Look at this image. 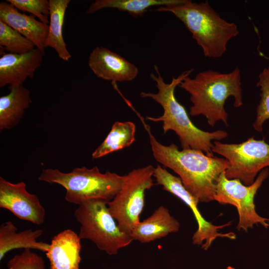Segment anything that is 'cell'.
<instances>
[{"mask_svg":"<svg viewBox=\"0 0 269 269\" xmlns=\"http://www.w3.org/2000/svg\"><path fill=\"white\" fill-rule=\"evenodd\" d=\"M17 9L28 12L48 24L50 15L49 1L47 0H6Z\"/></svg>","mask_w":269,"mask_h":269,"instance_id":"cb8c5ba5","label":"cell"},{"mask_svg":"<svg viewBox=\"0 0 269 269\" xmlns=\"http://www.w3.org/2000/svg\"><path fill=\"white\" fill-rule=\"evenodd\" d=\"M154 11L170 12L181 21L206 57H222L229 41L239 33L237 25L222 18L207 0L197 3L180 0Z\"/></svg>","mask_w":269,"mask_h":269,"instance_id":"277c9868","label":"cell"},{"mask_svg":"<svg viewBox=\"0 0 269 269\" xmlns=\"http://www.w3.org/2000/svg\"><path fill=\"white\" fill-rule=\"evenodd\" d=\"M108 202L91 199L78 205L74 215L80 224L81 240H89L101 251L115 255L133 241L130 234L122 231L111 214Z\"/></svg>","mask_w":269,"mask_h":269,"instance_id":"8992f818","label":"cell"},{"mask_svg":"<svg viewBox=\"0 0 269 269\" xmlns=\"http://www.w3.org/2000/svg\"><path fill=\"white\" fill-rule=\"evenodd\" d=\"M88 66L97 77L112 82L131 81L138 73L135 65L103 46L95 47L90 53Z\"/></svg>","mask_w":269,"mask_h":269,"instance_id":"7c38bea8","label":"cell"},{"mask_svg":"<svg viewBox=\"0 0 269 269\" xmlns=\"http://www.w3.org/2000/svg\"><path fill=\"white\" fill-rule=\"evenodd\" d=\"M257 86L260 88L261 99L257 108V117L253 124L254 129L262 132L265 122L269 119V69H264L259 75Z\"/></svg>","mask_w":269,"mask_h":269,"instance_id":"603a6c76","label":"cell"},{"mask_svg":"<svg viewBox=\"0 0 269 269\" xmlns=\"http://www.w3.org/2000/svg\"><path fill=\"white\" fill-rule=\"evenodd\" d=\"M179 222L172 216L167 208L158 207L147 218L139 222L130 236L133 240L148 243L179 231Z\"/></svg>","mask_w":269,"mask_h":269,"instance_id":"2e32d148","label":"cell"},{"mask_svg":"<svg viewBox=\"0 0 269 269\" xmlns=\"http://www.w3.org/2000/svg\"><path fill=\"white\" fill-rule=\"evenodd\" d=\"M179 86L190 95L192 105L190 108V115L205 116L211 127L219 121L228 126V114L224 106L229 97L234 98L235 107L243 105L241 73L238 67L225 73L212 70L200 72L193 78L189 76L185 77Z\"/></svg>","mask_w":269,"mask_h":269,"instance_id":"3957f363","label":"cell"},{"mask_svg":"<svg viewBox=\"0 0 269 269\" xmlns=\"http://www.w3.org/2000/svg\"><path fill=\"white\" fill-rule=\"evenodd\" d=\"M268 168L262 170L254 182L245 185L237 179H229L224 171L220 176L216 185L214 200L222 204L235 206L238 210L239 220L237 229L247 232L255 224H260L266 228L269 227V219L260 216L256 212L254 199L258 189L268 177Z\"/></svg>","mask_w":269,"mask_h":269,"instance_id":"9c48e42d","label":"cell"},{"mask_svg":"<svg viewBox=\"0 0 269 269\" xmlns=\"http://www.w3.org/2000/svg\"><path fill=\"white\" fill-rule=\"evenodd\" d=\"M0 207L36 225L43 224L45 220V209L38 197L27 191L23 181L12 183L0 177Z\"/></svg>","mask_w":269,"mask_h":269,"instance_id":"8fae6325","label":"cell"},{"mask_svg":"<svg viewBox=\"0 0 269 269\" xmlns=\"http://www.w3.org/2000/svg\"><path fill=\"white\" fill-rule=\"evenodd\" d=\"M44 51L37 48L23 54L5 53L0 58V87L22 85L41 65Z\"/></svg>","mask_w":269,"mask_h":269,"instance_id":"4fadbf2b","label":"cell"},{"mask_svg":"<svg viewBox=\"0 0 269 269\" xmlns=\"http://www.w3.org/2000/svg\"><path fill=\"white\" fill-rule=\"evenodd\" d=\"M153 176L157 184L161 185L163 190L179 198L192 211L198 224V229L192 237L194 244L202 245V248L207 250L217 237L232 240L236 239V235L234 233H221L218 232L219 229L230 225V222L215 226L203 217L197 207L199 201L184 187L179 177L171 174L159 164L154 168Z\"/></svg>","mask_w":269,"mask_h":269,"instance_id":"30bf717a","label":"cell"},{"mask_svg":"<svg viewBox=\"0 0 269 269\" xmlns=\"http://www.w3.org/2000/svg\"><path fill=\"white\" fill-rule=\"evenodd\" d=\"M134 112L148 134L154 159L177 174L184 187L199 202L207 203L214 200L218 180L226 169L228 161L207 155L199 150H180L174 143L169 145L161 144L151 134L144 118L136 110Z\"/></svg>","mask_w":269,"mask_h":269,"instance_id":"6da1fadb","label":"cell"},{"mask_svg":"<svg viewBox=\"0 0 269 269\" xmlns=\"http://www.w3.org/2000/svg\"><path fill=\"white\" fill-rule=\"evenodd\" d=\"M0 45L13 54H23L34 49L35 45L3 22L0 21Z\"/></svg>","mask_w":269,"mask_h":269,"instance_id":"7402d4cb","label":"cell"},{"mask_svg":"<svg viewBox=\"0 0 269 269\" xmlns=\"http://www.w3.org/2000/svg\"><path fill=\"white\" fill-rule=\"evenodd\" d=\"M154 168L149 165L123 175L120 190L107 204L120 230L128 234L140 222L145 192L155 184L152 179Z\"/></svg>","mask_w":269,"mask_h":269,"instance_id":"52a82bcc","label":"cell"},{"mask_svg":"<svg viewBox=\"0 0 269 269\" xmlns=\"http://www.w3.org/2000/svg\"><path fill=\"white\" fill-rule=\"evenodd\" d=\"M154 68L157 75L151 73L150 76L155 82L158 91L156 93L142 92L140 96L143 98H151L159 104L163 109V113L157 118L147 117L146 119L154 122H162L164 133L168 131L174 132L179 137L182 149L199 150L207 155L214 156L212 141L224 139L228 136V133L223 130L208 132L198 129L175 96L176 87L190 75L193 69L185 71L177 77H172L170 83H167L160 75L158 67L155 65Z\"/></svg>","mask_w":269,"mask_h":269,"instance_id":"7a4b0ae2","label":"cell"},{"mask_svg":"<svg viewBox=\"0 0 269 269\" xmlns=\"http://www.w3.org/2000/svg\"><path fill=\"white\" fill-rule=\"evenodd\" d=\"M26 249L14 255L7 262L5 269H45L42 258Z\"/></svg>","mask_w":269,"mask_h":269,"instance_id":"d4e9b609","label":"cell"},{"mask_svg":"<svg viewBox=\"0 0 269 269\" xmlns=\"http://www.w3.org/2000/svg\"><path fill=\"white\" fill-rule=\"evenodd\" d=\"M0 21L31 41L36 48L44 51L49 25L34 16L21 13L6 1L0 2Z\"/></svg>","mask_w":269,"mask_h":269,"instance_id":"9a60e30c","label":"cell"},{"mask_svg":"<svg viewBox=\"0 0 269 269\" xmlns=\"http://www.w3.org/2000/svg\"><path fill=\"white\" fill-rule=\"evenodd\" d=\"M213 152L223 156L228 162L225 171L229 179H239L245 185L252 184L258 173L269 166V144L264 139L251 137L238 144L213 142Z\"/></svg>","mask_w":269,"mask_h":269,"instance_id":"ba28073f","label":"cell"},{"mask_svg":"<svg viewBox=\"0 0 269 269\" xmlns=\"http://www.w3.org/2000/svg\"><path fill=\"white\" fill-rule=\"evenodd\" d=\"M42 234L41 229L19 232L11 221L2 223L0 226V261L8 252L16 249H34L46 253L49 244L37 240Z\"/></svg>","mask_w":269,"mask_h":269,"instance_id":"e0dca14e","label":"cell"},{"mask_svg":"<svg viewBox=\"0 0 269 269\" xmlns=\"http://www.w3.org/2000/svg\"><path fill=\"white\" fill-rule=\"evenodd\" d=\"M268 68L269 69V66Z\"/></svg>","mask_w":269,"mask_h":269,"instance_id":"4316f807","label":"cell"},{"mask_svg":"<svg viewBox=\"0 0 269 269\" xmlns=\"http://www.w3.org/2000/svg\"><path fill=\"white\" fill-rule=\"evenodd\" d=\"M38 179L60 185L66 189L65 200L79 205L91 199L111 201L121 188L123 176L110 171L102 173L96 166L91 169L83 166L68 173L43 169Z\"/></svg>","mask_w":269,"mask_h":269,"instance_id":"5b68a950","label":"cell"},{"mask_svg":"<svg viewBox=\"0 0 269 269\" xmlns=\"http://www.w3.org/2000/svg\"><path fill=\"white\" fill-rule=\"evenodd\" d=\"M135 125L132 122H116L104 140L93 152V159L130 146L135 140Z\"/></svg>","mask_w":269,"mask_h":269,"instance_id":"ffe728a7","label":"cell"},{"mask_svg":"<svg viewBox=\"0 0 269 269\" xmlns=\"http://www.w3.org/2000/svg\"><path fill=\"white\" fill-rule=\"evenodd\" d=\"M49 23L45 48L51 47L63 60L68 61L71 55L63 38V26L70 0H49Z\"/></svg>","mask_w":269,"mask_h":269,"instance_id":"d6986e66","label":"cell"},{"mask_svg":"<svg viewBox=\"0 0 269 269\" xmlns=\"http://www.w3.org/2000/svg\"><path fill=\"white\" fill-rule=\"evenodd\" d=\"M180 0H96L89 6L87 14L104 8H115L130 14L142 16L150 7L165 6L178 3Z\"/></svg>","mask_w":269,"mask_h":269,"instance_id":"44dd1931","label":"cell"},{"mask_svg":"<svg viewBox=\"0 0 269 269\" xmlns=\"http://www.w3.org/2000/svg\"><path fill=\"white\" fill-rule=\"evenodd\" d=\"M81 239L71 229H66L51 240L46 255L50 269H79Z\"/></svg>","mask_w":269,"mask_h":269,"instance_id":"5bb4252c","label":"cell"},{"mask_svg":"<svg viewBox=\"0 0 269 269\" xmlns=\"http://www.w3.org/2000/svg\"><path fill=\"white\" fill-rule=\"evenodd\" d=\"M10 92L0 97V130L14 127L31 103L30 91L23 85L9 86Z\"/></svg>","mask_w":269,"mask_h":269,"instance_id":"ac0fdd59","label":"cell"},{"mask_svg":"<svg viewBox=\"0 0 269 269\" xmlns=\"http://www.w3.org/2000/svg\"><path fill=\"white\" fill-rule=\"evenodd\" d=\"M226 269H235V268L232 267H228Z\"/></svg>","mask_w":269,"mask_h":269,"instance_id":"484cf974","label":"cell"}]
</instances>
